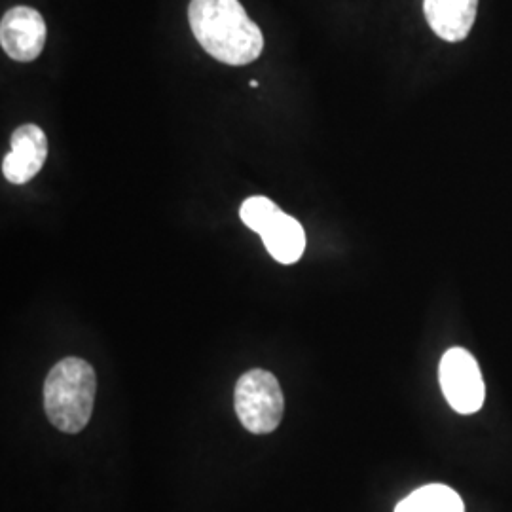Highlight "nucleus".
Segmentation results:
<instances>
[{
  "mask_svg": "<svg viewBox=\"0 0 512 512\" xmlns=\"http://www.w3.org/2000/svg\"><path fill=\"white\" fill-rule=\"evenodd\" d=\"M440 387L459 414H475L486 397V387L475 357L463 348L448 349L440 361Z\"/></svg>",
  "mask_w": 512,
  "mask_h": 512,
  "instance_id": "4",
  "label": "nucleus"
},
{
  "mask_svg": "<svg viewBox=\"0 0 512 512\" xmlns=\"http://www.w3.org/2000/svg\"><path fill=\"white\" fill-rule=\"evenodd\" d=\"M478 0H423V14L437 37L461 42L475 25Z\"/></svg>",
  "mask_w": 512,
  "mask_h": 512,
  "instance_id": "7",
  "label": "nucleus"
},
{
  "mask_svg": "<svg viewBox=\"0 0 512 512\" xmlns=\"http://www.w3.org/2000/svg\"><path fill=\"white\" fill-rule=\"evenodd\" d=\"M188 21L203 50L224 65H249L264 50V35L239 0H190Z\"/></svg>",
  "mask_w": 512,
  "mask_h": 512,
  "instance_id": "1",
  "label": "nucleus"
},
{
  "mask_svg": "<svg viewBox=\"0 0 512 512\" xmlns=\"http://www.w3.org/2000/svg\"><path fill=\"white\" fill-rule=\"evenodd\" d=\"M97 393L93 366L67 357L50 370L44 382V408L50 423L63 433H80L92 418Z\"/></svg>",
  "mask_w": 512,
  "mask_h": 512,
  "instance_id": "2",
  "label": "nucleus"
},
{
  "mask_svg": "<svg viewBox=\"0 0 512 512\" xmlns=\"http://www.w3.org/2000/svg\"><path fill=\"white\" fill-rule=\"evenodd\" d=\"M395 512H465V505L450 486L427 484L404 497Z\"/></svg>",
  "mask_w": 512,
  "mask_h": 512,
  "instance_id": "9",
  "label": "nucleus"
},
{
  "mask_svg": "<svg viewBox=\"0 0 512 512\" xmlns=\"http://www.w3.org/2000/svg\"><path fill=\"white\" fill-rule=\"evenodd\" d=\"M12 150L2 162V173L12 184L33 181L48 158V137L35 124L19 126L12 133Z\"/></svg>",
  "mask_w": 512,
  "mask_h": 512,
  "instance_id": "6",
  "label": "nucleus"
},
{
  "mask_svg": "<svg viewBox=\"0 0 512 512\" xmlns=\"http://www.w3.org/2000/svg\"><path fill=\"white\" fill-rule=\"evenodd\" d=\"M281 213V209L266 196H253L247 198L239 207V217L247 228H251L258 236L264 228Z\"/></svg>",
  "mask_w": 512,
  "mask_h": 512,
  "instance_id": "10",
  "label": "nucleus"
},
{
  "mask_svg": "<svg viewBox=\"0 0 512 512\" xmlns=\"http://www.w3.org/2000/svg\"><path fill=\"white\" fill-rule=\"evenodd\" d=\"M234 403L241 425L253 435H268L283 420L285 399L272 372L255 368L239 378Z\"/></svg>",
  "mask_w": 512,
  "mask_h": 512,
  "instance_id": "3",
  "label": "nucleus"
},
{
  "mask_svg": "<svg viewBox=\"0 0 512 512\" xmlns=\"http://www.w3.org/2000/svg\"><path fill=\"white\" fill-rule=\"evenodd\" d=\"M46 33L42 14L29 6H16L8 10L0 21L2 50L19 63L35 61L42 54Z\"/></svg>",
  "mask_w": 512,
  "mask_h": 512,
  "instance_id": "5",
  "label": "nucleus"
},
{
  "mask_svg": "<svg viewBox=\"0 0 512 512\" xmlns=\"http://www.w3.org/2000/svg\"><path fill=\"white\" fill-rule=\"evenodd\" d=\"M266 251L279 264H294L306 251V232L298 220L281 211L260 234Z\"/></svg>",
  "mask_w": 512,
  "mask_h": 512,
  "instance_id": "8",
  "label": "nucleus"
}]
</instances>
